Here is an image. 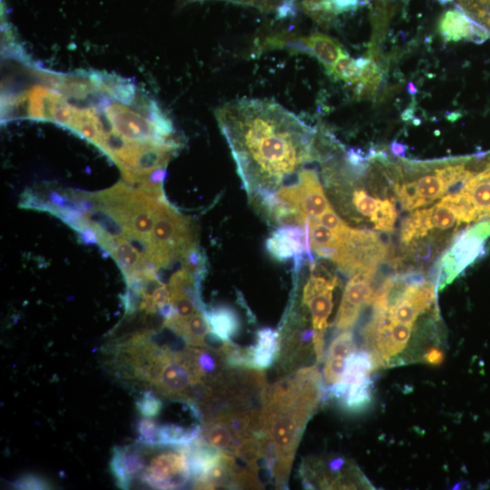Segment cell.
<instances>
[{
    "mask_svg": "<svg viewBox=\"0 0 490 490\" xmlns=\"http://www.w3.org/2000/svg\"><path fill=\"white\" fill-rule=\"evenodd\" d=\"M407 91L410 94L414 95L416 93V88L413 83H409L407 86Z\"/></svg>",
    "mask_w": 490,
    "mask_h": 490,
    "instance_id": "obj_40",
    "label": "cell"
},
{
    "mask_svg": "<svg viewBox=\"0 0 490 490\" xmlns=\"http://www.w3.org/2000/svg\"><path fill=\"white\" fill-rule=\"evenodd\" d=\"M376 366L368 350H355L348 357L341 379L325 390V395L337 399L340 407L349 413H360L372 400L371 374Z\"/></svg>",
    "mask_w": 490,
    "mask_h": 490,
    "instance_id": "obj_4",
    "label": "cell"
},
{
    "mask_svg": "<svg viewBox=\"0 0 490 490\" xmlns=\"http://www.w3.org/2000/svg\"><path fill=\"white\" fill-rule=\"evenodd\" d=\"M182 268L203 279L207 273V258L198 244L190 248L181 258Z\"/></svg>",
    "mask_w": 490,
    "mask_h": 490,
    "instance_id": "obj_27",
    "label": "cell"
},
{
    "mask_svg": "<svg viewBox=\"0 0 490 490\" xmlns=\"http://www.w3.org/2000/svg\"><path fill=\"white\" fill-rule=\"evenodd\" d=\"M296 51L315 56L328 74L337 61L346 54L337 40L320 33L297 38Z\"/></svg>",
    "mask_w": 490,
    "mask_h": 490,
    "instance_id": "obj_18",
    "label": "cell"
},
{
    "mask_svg": "<svg viewBox=\"0 0 490 490\" xmlns=\"http://www.w3.org/2000/svg\"><path fill=\"white\" fill-rule=\"evenodd\" d=\"M300 475L305 488L358 489L370 486L359 468L341 456L309 458L301 466Z\"/></svg>",
    "mask_w": 490,
    "mask_h": 490,
    "instance_id": "obj_8",
    "label": "cell"
},
{
    "mask_svg": "<svg viewBox=\"0 0 490 490\" xmlns=\"http://www.w3.org/2000/svg\"><path fill=\"white\" fill-rule=\"evenodd\" d=\"M324 394L316 366L303 368L261 391L264 468L277 488H287L302 434Z\"/></svg>",
    "mask_w": 490,
    "mask_h": 490,
    "instance_id": "obj_2",
    "label": "cell"
},
{
    "mask_svg": "<svg viewBox=\"0 0 490 490\" xmlns=\"http://www.w3.org/2000/svg\"><path fill=\"white\" fill-rule=\"evenodd\" d=\"M461 195L474 210L476 220L490 218V167L474 174Z\"/></svg>",
    "mask_w": 490,
    "mask_h": 490,
    "instance_id": "obj_20",
    "label": "cell"
},
{
    "mask_svg": "<svg viewBox=\"0 0 490 490\" xmlns=\"http://www.w3.org/2000/svg\"><path fill=\"white\" fill-rule=\"evenodd\" d=\"M151 299L157 311L160 307L171 302V290L169 285L161 284L159 287L155 288L151 293Z\"/></svg>",
    "mask_w": 490,
    "mask_h": 490,
    "instance_id": "obj_36",
    "label": "cell"
},
{
    "mask_svg": "<svg viewBox=\"0 0 490 490\" xmlns=\"http://www.w3.org/2000/svg\"><path fill=\"white\" fill-rule=\"evenodd\" d=\"M171 303L175 307L181 318H186L200 311L191 300L184 297L171 298Z\"/></svg>",
    "mask_w": 490,
    "mask_h": 490,
    "instance_id": "obj_34",
    "label": "cell"
},
{
    "mask_svg": "<svg viewBox=\"0 0 490 490\" xmlns=\"http://www.w3.org/2000/svg\"><path fill=\"white\" fill-rule=\"evenodd\" d=\"M187 2L191 1H203V0H185ZM225 1L236 5H241L256 8L262 12L272 13L275 12L279 17H287L289 15H294L295 0H220Z\"/></svg>",
    "mask_w": 490,
    "mask_h": 490,
    "instance_id": "obj_25",
    "label": "cell"
},
{
    "mask_svg": "<svg viewBox=\"0 0 490 490\" xmlns=\"http://www.w3.org/2000/svg\"><path fill=\"white\" fill-rule=\"evenodd\" d=\"M379 199L369 196L363 190H356L353 192L352 201L356 210L366 217H371L378 204Z\"/></svg>",
    "mask_w": 490,
    "mask_h": 490,
    "instance_id": "obj_30",
    "label": "cell"
},
{
    "mask_svg": "<svg viewBox=\"0 0 490 490\" xmlns=\"http://www.w3.org/2000/svg\"><path fill=\"white\" fill-rule=\"evenodd\" d=\"M338 235L340 246L331 260L344 273L354 275L361 270H377L387 253L385 244L373 231L348 226Z\"/></svg>",
    "mask_w": 490,
    "mask_h": 490,
    "instance_id": "obj_5",
    "label": "cell"
},
{
    "mask_svg": "<svg viewBox=\"0 0 490 490\" xmlns=\"http://www.w3.org/2000/svg\"><path fill=\"white\" fill-rule=\"evenodd\" d=\"M309 230L314 253L320 258L331 260L340 246L341 237L316 219L309 218Z\"/></svg>",
    "mask_w": 490,
    "mask_h": 490,
    "instance_id": "obj_22",
    "label": "cell"
},
{
    "mask_svg": "<svg viewBox=\"0 0 490 490\" xmlns=\"http://www.w3.org/2000/svg\"><path fill=\"white\" fill-rule=\"evenodd\" d=\"M397 218V211L394 203L386 199L379 200L370 220L377 230L392 231Z\"/></svg>",
    "mask_w": 490,
    "mask_h": 490,
    "instance_id": "obj_26",
    "label": "cell"
},
{
    "mask_svg": "<svg viewBox=\"0 0 490 490\" xmlns=\"http://www.w3.org/2000/svg\"><path fill=\"white\" fill-rule=\"evenodd\" d=\"M19 207L48 211L49 206L42 194L26 191L23 193Z\"/></svg>",
    "mask_w": 490,
    "mask_h": 490,
    "instance_id": "obj_32",
    "label": "cell"
},
{
    "mask_svg": "<svg viewBox=\"0 0 490 490\" xmlns=\"http://www.w3.org/2000/svg\"><path fill=\"white\" fill-rule=\"evenodd\" d=\"M490 237V220H483L460 232L438 266L436 289L442 290L485 252Z\"/></svg>",
    "mask_w": 490,
    "mask_h": 490,
    "instance_id": "obj_6",
    "label": "cell"
},
{
    "mask_svg": "<svg viewBox=\"0 0 490 490\" xmlns=\"http://www.w3.org/2000/svg\"><path fill=\"white\" fill-rule=\"evenodd\" d=\"M268 252L279 261L294 259L297 270L305 258H311L309 223L303 228L298 225H281L266 240Z\"/></svg>",
    "mask_w": 490,
    "mask_h": 490,
    "instance_id": "obj_13",
    "label": "cell"
},
{
    "mask_svg": "<svg viewBox=\"0 0 490 490\" xmlns=\"http://www.w3.org/2000/svg\"><path fill=\"white\" fill-rule=\"evenodd\" d=\"M109 253L125 277L133 272H141L146 261V258L124 238H116Z\"/></svg>",
    "mask_w": 490,
    "mask_h": 490,
    "instance_id": "obj_23",
    "label": "cell"
},
{
    "mask_svg": "<svg viewBox=\"0 0 490 490\" xmlns=\"http://www.w3.org/2000/svg\"><path fill=\"white\" fill-rule=\"evenodd\" d=\"M78 233L83 243L99 244L98 233L91 224L78 230Z\"/></svg>",
    "mask_w": 490,
    "mask_h": 490,
    "instance_id": "obj_37",
    "label": "cell"
},
{
    "mask_svg": "<svg viewBox=\"0 0 490 490\" xmlns=\"http://www.w3.org/2000/svg\"><path fill=\"white\" fill-rule=\"evenodd\" d=\"M338 285V278L324 277L311 273L303 289L302 303L308 306L312 321L313 348L319 363L324 355V336L328 319L331 313L333 290Z\"/></svg>",
    "mask_w": 490,
    "mask_h": 490,
    "instance_id": "obj_10",
    "label": "cell"
},
{
    "mask_svg": "<svg viewBox=\"0 0 490 490\" xmlns=\"http://www.w3.org/2000/svg\"><path fill=\"white\" fill-rule=\"evenodd\" d=\"M444 354L438 347L430 348L424 356L423 362L432 365L440 364L443 361Z\"/></svg>",
    "mask_w": 490,
    "mask_h": 490,
    "instance_id": "obj_38",
    "label": "cell"
},
{
    "mask_svg": "<svg viewBox=\"0 0 490 490\" xmlns=\"http://www.w3.org/2000/svg\"><path fill=\"white\" fill-rule=\"evenodd\" d=\"M391 152L396 156H404L406 146L400 142H393L390 145Z\"/></svg>",
    "mask_w": 490,
    "mask_h": 490,
    "instance_id": "obj_39",
    "label": "cell"
},
{
    "mask_svg": "<svg viewBox=\"0 0 490 490\" xmlns=\"http://www.w3.org/2000/svg\"><path fill=\"white\" fill-rule=\"evenodd\" d=\"M316 220L338 234L342 232L348 227L346 222L338 216L331 206H329L327 211Z\"/></svg>",
    "mask_w": 490,
    "mask_h": 490,
    "instance_id": "obj_33",
    "label": "cell"
},
{
    "mask_svg": "<svg viewBox=\"0 0 490 490\" xmlns=\"http://www.w3.org/2000/svg\"><path fill=\"white\" fill-rule=\"evenodd\" d=\"M152 241L153 252L150 260L158 269L167 267L174 259L181 260L197 244L191 220L170 205L166 199L155 201Z\"/></svg>",
    "mask_w": 490,
    "mask_h": 490,
    "instance_id": "obj_3",
    "label": "cell"
},
{
    "mask_svg": "<svg viewBox=\"0 0 490 490\" xmlns=\"http://www.w3.org/2000/svg\"><path fill=\"white\" fill-rule=\"evenodd\" d=\"M215 116L250 195L274 191L317 154L316 132L275 102L234 100Z\"/></svg>",
    "mask_w": 490,
    "mask_h": 490,
    "instance_id": "obj_1",
    "label": "cell"
},
{
    "mask_svg": "<svg viewBox=\"0 0 490 490\" xmlns=\"http://www.w3.org/2000/svg\"><path fill=\"white\" fill-rule=\"evenodd\" d=\"M375 273L376 270L358 271L347 283L336 317L338 329L343 331L352 328L363 306L371 303L375 293L372 287Z\"/></svg>",
    "mask_w": 490,
    "mask_h": 490,
    "instance_id": "obj_12",
    "label": "cell"
},
{
    "mask_svg": "<svg viewBox=\"0 0 490 490\" xmlns=\"http://www.w3.org/2000/svg\"><path fill=\"white\" fill-rule=\"evenodd\" d=\"M135 406L142 416L153 418L162 413L163 401L152 389H146L140 393Z\"/></svg>",
    "mask_w": 490,
    "mask_h": 490,
    "instance_id": "obj_28",
    "label": "cell"
},
{
    "mask_svg": "<svg viewBox=\"0 0 490 490\" xmlns=\"http://www.w3.org/2000/svg\"><path fill=\"white\" fill-rule=\"evenodd\" d=\"M464 223L459 206L452 195H445L429 209L417 210L404 221L400 232L401 241L409 244L429 233L456 230Z\"/></svg>",
    "mask_w": 490,
    "mask_h": 490,
    "instance_id": "obj_9",
    "label": "cell"
},
{
    "mask_svg": "<svg viewBox=\"0 0 490 490\" xmlns=\"http://www.w3.org/2000/svg\"><path fill=\"white\" fill-rule=\"evenodd\" d=\"M13 485L15 489H25V490H39V489H50L51 485L49 482L34 474H26L18 477L14 483Z\"/></svg>",
    "mask_w": 490,
    "mask_h": 490,
    "instance_id": "obj_31",
    "label": "cell"
},
{
    "mask_svg": "<svg viewBox=\"0 0 490 490\" xmlns=\"http://www.w3.org/2000/svg\"><path fill=\"white\" fill-rule=\"evenodd\" d=\"M146 456V446L139 442L113 448L109 467L119 488L129 489L139 479L147 464Z\"/></svg>",
    "mask_w": 490,
    "mask_h": 490,
    "instance_id": "obj_14",
    "label": "cell"
},
{
    "mask_svg": "<svg viewBox=\"0 0 490 490\" xmlns=\"http://www.w3.org/2000/svg\"><path fill=\"white\" fill-rule=\"evenodd\" d=\"M353 333L343 330L330 343L324 366V385L326 389L339 382L343 375L347 360L356 350Z\"/></svg>",
    "mask_w": 490,
    "mask_h": 490,
    "instance_id": "obj_16",
    "label": "cell"
},
{
    "mask_svg": "<svg viewBox=\"0 0 490 490\" xmlns=\"http://www.w3.org/2000/svg\"><path fill=\"white\" fill-rule=\"evenodd\" d=\"M439 162H416L419 177L411 180L416 191V209L435 201L446 194V185L440 172Z\"/></svg>",
    "mask_w": 490,
    "mask_h": 490,
    "instance_id": "obj_17",
    "label": "cell"
},
{
    "mask_svg": "<svg viewBox=\"0 0 490 490\" xmlns=\"http://www.w3.org/2000/svg\"><path fill=\"white\" fill-rule=\"evenodd\" d=\"M276 196L281 202L311 219H318L330 206L314 169H301L297 174V181L279 188Z\"/></svg>",
    "mask_w": 490,
    "mask_h": 490,
    "instance_id": "obj_11",
    "label": "cell"
},
{
    "mask_svg": "<svg viewBox=\"0 0 490 490\" xmlns=\"http://www.w3.org/2000/svg\"><path fill=\"white\" fill-rule=\"evenodd\" d=\"M211 330L220 338L231 341L240 330V321L234 309L228 305L214 306L204 312Z\"/></svg>",
    "mask_w": 490,
    "mask_h": 490,
    "instance_id": "obj_21",
    "label": "cell"
},
{
    "mask_svg": "<svg viewBox=\"0 0 490 490\" xmlns=\"http://www.w3.org/2000/svg\"><path fill=\"white\" fill-rule=\"evenodd\" d=\"M154 454L139 477L154 489H178L191 485L186 446H153Z\"/></svg>",
    "mask_w": 490,
    "mask_h": 490,
    "instance_id": "obj_7",
    "label": "cell"
},
{
    "mask_svg": "<svg viewBox=\"0 0 490 490\" xmlns=\"http://www.w3.org/2000/svg\"><path fill=\"white\" fill-rule=\"evenodd\" d=\"M280 349L279 334L271 328L258 330L256 343L247 348L248 369L264 370L270 368Z\"/></svg>",
    "mask_w": 490,
    "mask_h": 490,
    "instance_id": "obj_19",
    "label": "cell"
},
{
    "mask_svg": "<svg viewBox=\"0 0 490 490\" xmlns=\"http://www.w3.org/2000/svg\"><path fill=\"white\" fill-rule=\"evenodd\" d=\"M143 295L144 294L127 287V291L122 298L125 313L127 315L133 314L137 309H140Z\"/></svg>",
    "mask_w": 490,
    "mask_h": 490,
    "instance_id": "obj_35",
    "label": "cell"
},
{
    "mask_svg": "<svg viewBox=\"0 0 490 490\" xmlns=\"http://www.w3.org/2000/svg\"><path fill=\"white\" fill-rule=\"evenodd\" d=\"M331 0H303L302 7L310 16L318 21H324L332 17Z\"/></svg>",
    "mask_w": 490,
    "mask_h": 490,
    "instance_id": "obj_29",
    "label": "cell"
},
{
    "mask_svg": "<svg viewBox=\"0 0 490 490\" xmlns=\"http://www.w3.org/2000/svg\"><path fill=\"white\" fill-rule=\"evenodd\" d=\"M438 30L443 39L447 42L466 39L481 44L489 37L481 25L463 11L456 9L448 10L441 16Z\"/></svg>",
    "mask_w": 490,
    "mask_h": 490,
    "instance_id": "obj_15",
    "label": "cell"
},
{
    "mask_svg": "<svg viewBox=\"0 0 490 490\" xmlns=\"http://www.w3.org/2000/svg\"><path fill=\"white\" fill-rule=\"evenodd\" d=\"M368 62V59H353L348 54H345L337 61L329 74L335 79L357 86L362 77L363 68Z\"/></svg>",
    "mask_w": 490,
    "mask_h": 490,
    "instance_id": "obj_24",
    "label": "cell"
}]
</instances>
